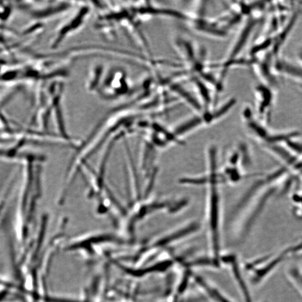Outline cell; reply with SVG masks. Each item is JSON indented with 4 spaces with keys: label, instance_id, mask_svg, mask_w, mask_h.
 <instances>
[{
    "label": "cell",
    "instance_id": "cell-11",
    "mask_svg": "<svg viewBox=\"0 0 302 302\" xmlns=\"http://www.w3.org/2000/svg\"><path fill=\"white\" fill-rule=\"evenodd\" d=\"M295 62L302 67V47H300L296 53Z\"/></svg>",
    "mask_w": 302,
    "mask_h": 302
},
{
    "label": "cell",
    "instance_id": "cell-7",
    "mask_svg": "<svg viewBox=\"0 0 302 302\" xmlns=\"http://www.w3.org/2000/svg\"><path fill=\"white\" fill-rule=\"evenodd\" d=\"M196 280L198 283L199 285H201V286L203 287L205 289H206L207 293L211 296V297L215 300L216 301L218 302H230L229 300H227L226 298H225L224 296H222L218 291L215 289H212L210 288L208 285L204 282L202 279L201 278L196 277Z\"/></svg>",
    "mask_w": 302,
    "mask_h": 302
},
{
    "label": "cell",
    "instance_id": "cell-1",
    "mask_svg": "<svg viewBox=\"0 0 302 302\" xmlns=\"http://www.w3.org/2000/svg\"><path fill=\"white\" fill-rule=\"evenodd\" d=\"M275 75L290 79L302 91V67L297 62L279 57L273 64Z\"/></svg>",
    "mask_w": 302,
    "mask_h": 302
},
{
    "label": "cell",
    "instance_id": "cell-3",
    "mask_svg": "<svg viewBox=\"0 0 302 302\" xmlns=\"http://www.w3.org/2000/svg\"><path fill=\"white\" fill-rule=\"evenodd\" d=\"M211 196V206L210 210V226L211 229L212 243L214 253L217 255L219 252L218 222L219 207L217 192L213 186Z\"/></svg>",
    "mask_w": 302,
    "mask_h": 302
},
{
    "label": "cell",
    "instance_id": "cell-2",
    "mask_svg": "<svg viewBox=\"0 0 302 302\" xmlns=\"http://www.w3.org/2000/svg\"><path fill=\"white\" fill-rule=\"evenodd\" d=\"M256 94L258 98L259 112L262 117L268 120L274 101L273 90L267 85H260L256 88Z\"/></svg>",
    "mask_w": 302,
    "mask_h": 302
},
{
    "label": "cell",
    "instance_id": "cell-5",
    "mask_svg": "<svg viewBox=\"0 0 302 302\" xmlns=\"http://www.w3.org/2000/svg\"><path fill=\"white\" fill-rule=\"evenodd\" d=\"M286 256H288L287 251L286 250L281 254L277 256L274 259L271 260L270 263L263 267V269L259 270L255 277V282H258L264 278L273 269L281 263Z\"/></svg>",
    "mask_w": 302,
    "mask_h": 302
},
{
    "label": "cell",
    "instance_id": "cell-8",
    "mask_svg": "<svg viewBox=\"0 0 302 302\" xmlns=\"http://www.w3.org/2000/svg\"><path fill=\"white\" fill-rule=\"evenodd\" d=\"M196 86L199 90V93L202 96V99L206 105H208L210 102V97L209 94L208 90L201 81L197 79L195 80Z\"/></svg>",
    "mask_w": 302,
    "mask_h": 302
},
{
    "label": "cell",
    "instance_id": "cell-12",
    "mask_svg": "<svg viewBox=\"0 0 302 302\" xmlns=\"http://www.w3.org/2000/svg\"><path fill=\"white\" fill-rule=\"evenodd\" d=\"M301 164H302V163H301ZM297 170H298V169H297ZM296 173H297V172H296ZM295 176H296V175H295Z\"/></svg>",
    "mask_w": 302,
    "mask_h": 302
},
{
    "label": "cell",
    "instance_id": "cell-10",
    "mask_svg": "<svg viewBox=\"0 0 302 302\" xmlns=\"http://www.w3.org/2000/svg\"><path fill=\"white\" fill-rule=\"evenodd\" d=\"M293 201L294 205V208L296 210V213L300 212L302 209V191H298L294 194L293 196Z\"/></svg>",
    "mask_w": 302,
    "mask_h": 302
},
{
    "label": "cell",
    "instance_id": "cell-9",
    "mask_svg": "<svg viewBox=\"0 0 302 302\" xmlns=\"http://www.w3.org/2000/svg\"><path fill=\"white\" fill-rule=\"evenodd\" d=\"M234 264L235 266L233 267V269H234L235 277L238 280L239 284H240V287L243 290V294L244 296V298L246 299V302H252V300L250 299L247 288L245 287V285L243 283L242 279L241 278L240 272H239L238 268H237V266L235 265L236 264L234 263Z\"/></svg>",
    "mask_w": 302,
    "mask_h": 302
},
{
    "label": "cell",
    "instance_id": "cell-6",
    "mask_svg": "<svg viewBox=\"0 0 302 302\" xmlns=\"http://www.w3.org/2000/svg\"><path fill=\"white\" fill-rule=\"evenodd\" d=\"M173 89L176 93L179 94L182 98H183L187 103H189L191 106L193 107L194 109L201 111L202 107L199 102L196 99L195 97L192 96L189 92H188L185 89L182 88L180 86L176 85H174Z\"/></svg>",
    "mask_w": 302,
    "mask_h": 302
},
{
    "label": "cell",
    "instance_id": "cell-4",
    "mask_svg": "<svg viewBox=\"0 0 302 302\" xmlns=\"http://www.w3.org/2000/svg\"><path fill=\"white\" fill-rule=\"evenodd\" d=\"M256 24H257V21H251L245 26L242 33H241L240 37L238 38L235 46L233 47L231 52L230 56L231 59H233V58H235V57L240 53V51L244 46L245 43L247 42L249 35L252 33L254 27Z\"/></svg>",
    "mask_w": 302,
    "mask_h": 302
}]
</instances>
